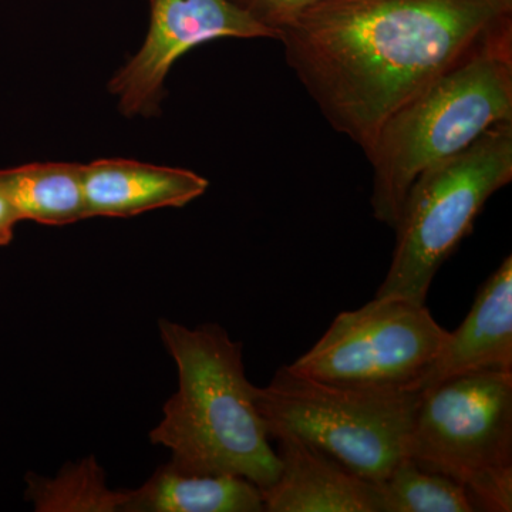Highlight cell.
I'll return each instance as SVG.
<instances>
[{
	"label": "cell",
	"mask_w": 512,
	"mask_h": 512,
	"mask_svg": "<svg viewBox=\"0 0 512 512\" xmlns=\"http://www.w3.org/2000/svg\"><path fill=\"white\" fill-rule=\"evenodd\" d=\"M507 15L512 0H325L278 40L325 120L366 154L394 111Z\"/></svg>",
	"instance_id": "1"
},
{
	"label": "cell",
	"mask_w": 512,
	"mask_h": 512,
	"mask_svg": "<svg viewBox=\"0 0 512 512\" xmlns=\"http://www.w3.org/2000/svg\"><path fill=\"white\" fill-rule=\"evenodd\" d=\"M160 336L178 369L151 443L171 451L168 466L188 474L244 477L261 490L281 473L245 373L242 343L215 323L185 328L160 320Z\"/></svg>",
	"instance_id": "2"
},
{
	"label": "cell",
	"mask_w": 512,
	"mask_h": 512,
	"mask_svg": "<svg viewBox=\"0 0 512 512\" xmlns=\"http://www.w3.org/2000/svg\"><path fill=\"white\" fill-rule=\"evenodd\" d=\"M511 120L512 15H507L380 127L366 153L373 168V217L396 228L410 187L426 168Z\"/></svg>",
	"instance_id": "3"
},
{
	"label": "cell",
	"mask_w": 512,
	"mask_h": 512,
	"mask_svg": "<svg viewBox=\"0 0 512 512\" xmlns=\"http://www.w3.org/2000/svg\"><path fill=\"white\" fill-rule=\"evenodd\" d=\"M511 181L512 120L426 168L404 201L392 264L376 298L426 303L434 276L473 232L487 201Z\"/></svg>",
	"instance_id": "4"
},
{
	"label": "cell",
	"mask_w": 512,
	"mask_h": 512,
	"mask_svg": "<svg viewBox=\"0 0 512 512\" xmlns=\"http://www.w3.org/2000/svg\"><path fill=\"white\" fill-rule=\"evenodd\" d=\"M420 393L339 386L284 366L268 386L256 387L255 403L269 439L276 433L295 434L379 485L407 457Z\"/></svg>",
	"instance_id": "5"
},
{
	"label": "cell",
	"mask_w": 512,
	"mask_h": 512,
	"mask_svg": "<svg viewBox=\"0 0 512 512\" xmlns=\"http://www.w3.org/2000/svg\"><path fill=\"white\" fill-rule=\"evenodd\" d=\"M406 453L463 485L477 511H512V373H470L423 390Z\"/></svg>",
	"instance_id": "6"
},
{
	"label": "cell",
	"mask_w": 512,
	"mask_h": 512,
	"mask_svg": "<svg viewBox=\"0 0 512 512\" xmlns=\"http://www.w3.org/2000/svg\"><path fill=\"white\" fill-rule=\"evenodd\" d=\"M448 336L426 303L375 298L356 311L339 313L325 335L289 367L339 386L420 392Z\"/></svg>",
	"instance_id": "7"
},
{
	"label": "cell",
	"mask_w": 512,
	"mask_h": 512,
	"mask_svg": "<svg viewBox=\"0 0 512 512\" xmlns=\"http://www.w3.org/2000/svg\"><path fill=\"white\" fill-rule=\"evenodd\" d=\"M150 25L136 55L109 82L117 109L128 119L160 111L174 64L194 47L218 39H279L231 0H150Z\"/></svg>",
	"instance_id": "8"
},
{
	"label": "cell",
	"mask_w": 512,
	"mask_h": 512,
	"mask_svg": "<svg viewBox=\"0 0 512 512\" xmlns=\"http://www.w3.org/2000/svg\"><path fill=\"white\" fill-rule=\"evenodd\" d=\"M281 473L262 490L268 512H382L379 485L292 433H276Z\"/></svg>",
	"instance_id": "9"
},
{
	"label": "cell",
	"mask_w": 512,
	"mask_h": 512,
	"mask_svg": "<svg viewBox=\"0 0 512 512\" xmlns=\"http://www.w3.org/2000/svg\"><path fill=\"white\" fill-rule=\"evenodd\" d=\"M478 372L512 373V256L478 289L460 328L448 336L420 392L451 377Z\"/></svg>",
	"instance_id": "10"
},
{
	"label": "cell",
	"mask_w": 512,
	"mask_h": 512,
	"mask_svg": "<svg viewBox=\"0 0 512 512\" xmlns=\"http://www.w3.org/2000/svg\"><path fill=\"white\" fill-rule=\"evenodd\" d=\"M83 187L89 218H130L160 208H181L210 187L191 170L103 158L83 164Z\"/></svg>",
	"instance_id": "11"
},
{
	"label": "cell",
	"mask_w": 512,
	"mask_h": 512,
	"mask_svg": "<svg viewBox=\"0 0 512 512\" xmlns=\"http://www.w3.org/2000/svg\"><path fill=\"white\" fill-rule=\"evenodd\" d=\"M126 512H261L264 494L244 477L205 476L161 467L143 487L126 491Z\"/></svg>",
	"instance_id": "12"
},
{
	"label": "cell",
	"mask_w": 512,
	"mask_h": 512,
	"mask_svg": "<svg viewBox=\"0 0 512 512\" xmlns=\"http://www.w3.org/2000/svg\"><path fill=\"white\" fill-rule=\"evenodd\" d=\"M0 184L20 222L63 227L89 220L83 164L19 165L0 170Z\"/></svg>",
	"instance_id": "13"
},
{
	"label": "cell",
	"mask_w": 512,
	"mask_h": 512,
	"mask_svg": "<svg viewBox=\"0 0 512 512\" xmlns=\"http://www.w3.org/2000/svg\"><path fill=\"white\" fill-rule=\"evenodd\" d=\"M382 512H474L463 485L404 457L379 484Z\"/></svg>",
	"instance_id": "14"
},
{
	"label": "cell",
	"mask_w": 512,
	"mask_h": 512,
	"mask_svg": "<svg viewBox=\"0 0 512 512\" xmlns=\"http://www.w3.org/2000/svg\"><path fill=\"white\" fill-rule=\"evenodd\" d=\"M26 497L37 511H124L126 491H111L94 460L67 466L55 480L29 474Z\"/></svg>",
	"instance_id": "15"
},
{
	"label": "cell",
	"mask_w": 512,
	"mask_h": 512,
	"mask_svg": "<svg viewBox=\"0 0 512 512\" xmlns=\"http://www.w3.org/2000/svg\"><path fill=\"white\" fill-rule=\"evenodd\" d=\"M235 5L252 16L266 28L279 30L285 28L293 19L305 10L325 2V0H231Z\"/></svg>",
	"instance_id": "16"
},
{
	"label": "cell",
	"mask_w": 512,
	"mask_h": 512,
	"mask_svg": "<svg viewBox=\"0 0 512 512\" xmlns=\"http://www.w3.org/2000/svg\"><path fill=\"white\" fill-rule=\"evenodd\" d=\"M18 215L13 210L12 205L3 191L0 184V248L6 247L15 237V228L19 224Z\"/></svg>",
	"instance_id": "17"
}]
</instances>
